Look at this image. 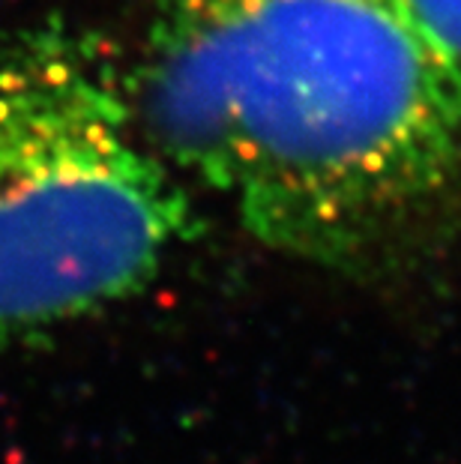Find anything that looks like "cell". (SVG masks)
<instances>
[{
    "mask_svg": "<svg viewBox=\"0 0 461 464\" xmlns=\"http://www.w3.org/2000/svg\"><path fill=\"white\" fill-rule=\"evenodd\" d=\"M130 91L270 252L362 282L461 246V72L410 0H153Z\"/></svg>",
    "mask_w": 461,
    "mask_h": 464,
    "instance_id": "1",
    "label": "cell"
},
{
    "mask_svg": "<svg viewBox=\"0 0 461 464\" xmlns=\"http://www.w3.org/2000/svg\"><path fill=\"white\" fill-rule=\"evenodd\" d=\"M195 231L130 69L63 22L0 31V353L141 294Z\"/></svg>",
    "mask_w": 461,
    "mask_h": 464,
    "instance_id": "2",
    "label": "cell"
},
{
    "mask_svg": "<svg viewBox=\"0 0 461 464\" xmlns=\"http://www.w3.org/2000/svg\"><path fill=\"white\" fill-rule=\"evenodd\" d=\"M410 6L461 72V0H410Z\"/></svg>",
    "mask_w": 461,
    "mask_h": 464,
    "instance_id": "3",
    "label": "cell"
}]
</instances>
